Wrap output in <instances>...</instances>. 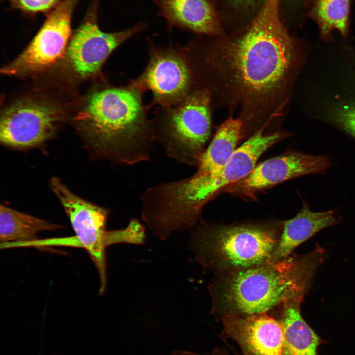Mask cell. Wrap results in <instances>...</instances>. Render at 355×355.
Segmentation results:
<instances>
[{
	"label": "cell",
	"instance_id": "obj_17",
	"mask_svg": "<svg viewBox=\"0 0 355 355\" xmlns=\"http://www.w3.org/2000/svg\"><path fill=\"white\" fill-rule=\"evenodd\" d=\"M62 226L51 223L6 206H0V248L21 246L38 240V234L59 229Z\"/></svg>",
	"mask_w": 355,
	"mask_h": 355
},
{
	"label": "cell",
	"instance_id": "obj_15",
	"mask_svg": "<svg viewBox=\"0 0 355 355\" xmlns=\"http://www.w3.org/2000/svg\"><path fill=\"white\" fill-rule=\"evenodd\" d=\"M334 210L315 212L304 203L298 214L285 221L272 261L286 258L301 243L337 222Z\"/></svg>",
	"mask_w": 355,
	"mask_h": 355
},
{
	"label": "cell",
	"instance_id": "obj_11",
	"mask_svg": "<svg viewBox=\"0 0 355 355\" xmlns=\"http://www.w3.org/2000/svg\"><path fill=\"white\" fill-rule=\"evenodd\" d=\"M193 78L191 64L184 54L175 49L154 48L145 70L131 84L141 91H151L155 103L169 108L193 90Z\"/></svg>",
	"mask_w": 355,
	"mask_h": 355
},
{
	"label": "cell",
	"instance_id": "obj_5",
	"mask_svg": "<svg viewBox=\"0 0 355 355\" xmlns=\"http://www.w3.org/2000/svg\"><path fill=\"white\" fill-rule=\"evenodd\" d=\"M281 233L257 225L200 229L193 237L198 260L217 273L272 262Z\"/></svg>",
	"mask_w": 355,
	"mask_h": 355
},
{
	"label": "cell",
	"instance_id": "obj_18",
	"mask_svg": "<svg viewBox=\"0 0 355 355\" xmlns=\"http://www.w3.org/2000/svg\"><path fill=\"white\" fill-rule=\"evenodd\" d=\"M242 126L241 119L232 117L221 125L209 146L200 157L195 175L209 176L225 165L236 149Z\"/></svg>",
	"mask_w": 355,
	"mask_h": 355
},
{
	"label": "cell",
	"instance_id": "obj_1",
	"mask_svg": "<svg viewBox=\"0 0 355 355\" xmlns=\"http://www.w3.org/2000/svg\"><path fill=\"white\" fill-rule=\"evenodd\" d=\"M281 0H266L244 28L220 37L206 62L242 113L270 114L283 100L294 59L293 40L280 17Z\"/></svg>",
	"mask_w": 355,
	"mask_h": 355
},
{
	"label": "cell",
	"instance_id": "obj_3",
	"mask_svg": "<svg viewBox=\"0 0 355 355\" xmlns=\"http://www.w3.org/2000/svg\"><path fill=\"white\" fill-rule=\"evenodd\" d=\"M282 137L280 132L266 134L259 129L236 149L216 173L207 176L193 174L181 180L155 185L152 201L158 217L172 230L190 229L204 205L219 190L249 175L262 154Z\"/></svg>",
	"mask_w": 355,
	"mask_h": 355
},
{
	"label": "cell",
	"instance_id": "obj_9",
	"mask_svg": "<svg viewBox=\"0 0 355 355\" xmlns=\"http://www.w3.org/2000/svg\"><path fill=\"white\" fill-rule=\"evenodd\" d=\"M99 0H93L82 22L72 35L66 54L75 73L86 79L94 76L110 54L144 27L137 24L116 32L102 31L97 22Z\"/></svg>",
	"mask_w": 355,
	"mask_h": 355
},
{
	"label": "cell",
	"instance_id": "obj_7",
	"mask_svg": "<svg viewBox=\"0 0 355 355\" xmlns=\"http://www.w3.org/2000/svg\"><path fill=\"white\" fill-rule=\"evenodd\" d=\"M50 184L71 221L77 247L87 251L96 267L100 280L99 292L103 294L106 285L105 248L114 244L113 231L106 230L108 212L78 196L56 177L51 178Z\"/></svg>",
	"mask_w": 355,
	"mask_h": 355
},
{
	"label": "cell",
	"instance_id": "obj_12",
	"mask_svg": "<svg viewBox=\"0 0 355 355\" xmlns=\"http://www.w3.org/2000/svg\"><path fill=\"white\" fill-rule=\"evenodd\" d=\"M329 156L291 151L268 159L245 178L226 188V192L249 195L253 192L301 176L323 174L331 166Z\"/></svg>",
	"mask_w": 355,
	"mask_h": 355
},
{
	"label": "cell",
	"instance_id": "obj_13",
	"mask_svg": "<svg viewBox=\"0 0 355 355\" xmlns=\"http://www.w3.org/2000/svg\"><path fill=\"white\" fill-rule=\"evenodd\" d=\"M225 333L245 355H283V328L280 320L266 312L223 317Z\"/></svg>",
	"mask_w": 355,
	"mask_h": 355
},
{
	"label": "cell",
	"instance_id": "obj_23",
	"mask_svg": "<svg viewBox=\"0 0 355 355\" xmlns=\"http://www.w3.org/2000/svg\"><path fill=\"white\" fill-rule=\"evenodd\" d=\"M184 355H226L225 354H222L221 353H218L216 351V352H213L212 354H197V353H192V352H186L185 353V354H184Z\"/></svg>",
	"mask_w": 355,
	"mask_h": 355
},
{
	"label": "cell",
	"instance_id": "obj_10",
	"mask_svg": "<svg viewBox=\"0 0 355 355\" xmlns=\"http://www.w3.org/2000/svg\"><path fill=\"white\" fill-rule=\"evenodd\" d=\"M61 118V110L51 103L19 100L7 107L1 115L0 142L18 148L38 146L54 134Z\"/></svg>",
	"mask_w": 355,
	"mask_h": 355
},
{
	"label": "cell",
	"instance_id": "obj_2",
	"mask_svg": "<svg viewBox=\"0 0 355 355\" xmlns=\"http://www.w3.org/2000/svg\"><path fill=\"white\" fill-rule=\"evenodd\" d=\"M77 119L100 156L125 165L150 159L154 126L147 118L141 90L133 84L93 92Z\"/></svg>",
	"mask_w": 355,
	"mask_h": 355
},
{
	"label": "cell",
	"instance_id": "obj_6",
	"mask_svg": "<svg viewBox=\"0 0 355 355\" xmlns=\"http://www.w3.org/2000/svg\"><path fill=\"white\" fill-rule=\"evenodd\" d=\"M210 101V92L200 88L167 108L154 129L156 139L168 157L184 164L197 165L211 132Z\"/></svg>",
	"mask_w": 355,
	"mask_h": 355
},
{
	"label": "cell",
	"instance_id": "obj_22",
	"mask_svg": "<svg viewBox=\"0 0 355 355\" xmlns=\"http://www.w3.org/2000/svg\"><path fill=\"white\" fill-rule=\"evenodd\" d=\"M266 0H222L231 14L237 16L257 13Z\"/></svg>",
	"mask_w": 355,
	"mask_h": 355
},
{
	"label": "cell",
	"instance_id": "obj_19",
	"mask_svg": "<svg viewBox=\"0 0 355 355\" xmlns=\"http://www.w3.org/2000/svg\"><path fill=\"white\" fill-rule=\"evenodd\" d=\"M349 12V0H317L314 15L321 33L328 35L334 29L346 35Z\"/></svg>",
	"mask_w": 355,
	"mask_h": 355
},
{
	"label": "cell",
	"instance_id": "obj_21",
	"mask_svg": "<svg viewBox=\"0 0 355 355\" xmlns=\"http://www.w3.org/2000/svg\"><path fill=\"white\" fill-rule=\"evenodd\" d=\"M333 118L343 130L355 138V104L337 107L334 111Z\"/></svg>",
	"mask_w": 355,
	"mask_h": 355
},
{
	"label": "cell",
	"instance_id": "obj_8",
	"mask_svg": "<svg viewBox=\"0 0 355 355\" xmlns=\"http://www.w3.org/2000/svg\"><path fill=\"white\" fill-rule=\"evenodd\" d=\"M80 0H64L47 18L24 51L3 67L1 73L24 76L39 73L56 63L66 53L71 37V19Z\"/></svg>",
	"mask_w": 355,
	"mask_h": 355
},
{
	"label": "cell",
	"instance_id": "obj_20",
	"mask_svg": "<svg viewBox=\"0 0 355 355\" xmlns=\"http://www.w3.org/2000/svg\"><path fill=\"white\" fill-rule=\"evenodd\" d=\"M11 6L30 14L44 13L48 15L64 0H4Z\"/></svg>",
	"mask_w": 355,
	"mask_h": 355
},
{
	"label": "cell",
	"instance_id": "obj_4",
	"mask_svg": "<svg viewBox=\"0 0 355 355\" xmlns=\"http://www.w3.org/2000/svg\"><path fill=\"white\" fill-rule=\"evenodd\" d=\"M217 274L210 287L213 309L224 317L265 313L303 296L308 270L304 258L289 256L246 269Z\"/></svg>",
	"mask_w": 355,
	"mask_h": 355
},
{
	"label": "cell",
	"instance_id": "obj_14",
	"mask_svg": "<svg viewBox=\"0 0 355 355\" xmlns=\"http://www.w3.org/2000/svg\"><path fill=\"white\" fill-rule=\"evenodd\" d=\"M170 26L212 36L223 35L221 16L213 0H153Z\"/></svg>",
	"mask_w": 355,
	"mask_h": 355
},
{
	"label": "cell",
	"instance_id": "obj_16",
	"mask_svg": "<svg viewBox=\"0 0 355 355\" xmlns=\"http://www.w3.org/2000/svg\"><path fill=\"white\" fill-rule=\"evenodd\" d=\"M302 297L290 299L281 305L280 321L284 334L283 355H317L321 340L302 317Z\"/></svg>",
	"mask_w": 355,
	"mask_h": 355
}]
</instances>
